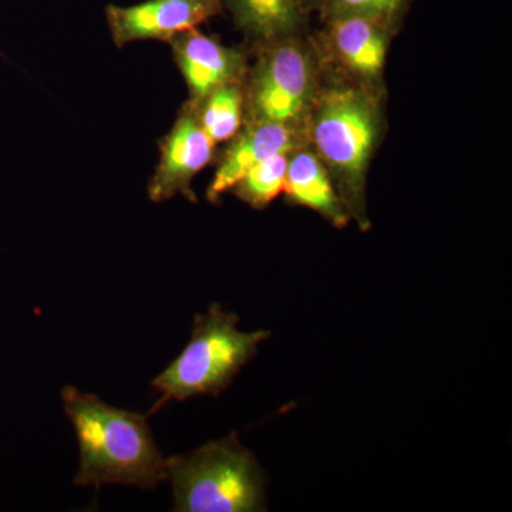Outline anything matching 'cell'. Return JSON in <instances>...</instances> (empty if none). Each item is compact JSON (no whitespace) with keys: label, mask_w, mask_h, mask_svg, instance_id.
<instances>
[{"label":"cell","mask_w":512,"mask_h":512,"mask_svg":"<svg viewBox=\"0 0 512 512\" xmlns=\"http://www.w3.org/2000/svg\"><path fill=\"white\" fill-rule=\"evenodd\" d=\"M382 113L379 101L357 84L319 87L306 134L308 143L332 175L350 220L369 229L366 214V174L379 141Z\"/></svg>","instance_id":"obj_2"},{"label":"cell","mask_w":512,"mask_h":512,"mask_svg":"<svg viewBox=\"0 0 512 512\" xmlns=\"http://www.w3.org/2000/svg\"><path fill=\"white\" fill-rule=\"evenodd\" d=\"M192 104L197 109L202 128L215 144L231 141L244 126V84H227L200 103Z\"/></svg>","instance_id":"obj_13"},{"label":"cell","mask_w":512,"mask_h":512,"mask_svg":"<svg viewBox=\"0 0 512 512\" xmlns=\"http://www.w3.org/2000/svg\"><path fill=\"white\" fill-rule=\"evenodd\" d=\"M168 45L183 74L192 103H200L227 84L245 82L249 66L244 50L224 46L198 28L180 33Z\"/></svg>","instance_id":"obj_9"},{"label":"cell","mask_w":512,"mask_h":512,"mask_svg":"<svg viewBox=\"0 0 512 512\" xmlns=\"http://www.w3.org/2000/svg\"><path fill=\"white\" fill-rule=\"evenodd\" d=\"M235 26L254 46L301 36L309 12L301 0H221Z\"/></svg>","instance_id":"obj_12"},{"label":"cell","mask_w":512,"mask_h":512,"mask_svg":"<svg viewBox=\"0 0 512 512\" xmlns=\"http://www.w3.org/2000/svg\"><path fill=\"white\" fill-rule=\"evenodd\" d=\"M303 8L308 10L309 13L313 12V10H319L320 3L322 0H301Z\"/></svg>","instance_id":"obj_16"},{"label":"cell","mask_w":512,"mask_h":512,"mask_svg":"<svg viewBox=\"0 0 512 512\" xmlns=\"http://www.w3.org/2000/svg\"><path fill=\"white\" fill-rule=\"evenodd\" d=\"M238 323V316L224 311L218 303L195 316L190 342L151 382L161 399L150 414L171 400L218 396L231 386L242 367L258 355L259 346L271 336L268 330L241 332Z\"/></svg>","instance_id":"obj_3"},{"label":"cell","mask_w":512,"mask_h":512,"mask_svg":"<svg viewBox=\"0 0 512 512\" xmlns=\"http://www.w3.org/2000/svg\"><path fill=\"white\" fill-rule=\"evenodd\" d=\"M289 154H279L255 165L232 192L254 210H265L285 190Z\"/></svg>","instance_id":"obj_14"},{"label":"cell","mask_w":512,"mask_h":512,"mask_svg":"<svg viewBox=\"0 0 512 512\" xmlns=\"http://www.w3.org/2000/svg\"><path fill=\"white\" fill-rule=\"evenodd\" d=\"M244 124L222 154L208 187L207 200L212 204H218L222 195L231 191L255 165L308 146L306 127L269 121H245Z\"/></svg>","instance_id":"obj_8"},{"label":"cell","mask_w":512,"mask_h":512,"mask_svg":"<svg viewBox=\"0 0 512 512\" xmlns=\"http://www.w3.org/2000/svg\"><path fill=\"white\" fill-rule=\"evenodd\" d=\"M319 87L318 59L301 36L259 47L244 82L245 121L306 127Z\"/></svg>","instance_id":"obj_5"},{"label":"cell","mask_w":512,"mask_h":512,"mask_svg":"<svg viewBox=\"0 0 512 512\" xmlns=\"http://www.w3.org/2000/svg\"><path fill=\"white\" fill-rule=\"evenodd\" d=\"M173 484L174 511H265V477L252 451L237 434L210 441L165 460Z\"/></svg>","instance_id":"obj_4"},{"label":"cell","mask_w":512,"mask_h":512,"mask_svg":"<svg viewBox=\"0 0 512 512\" xmlns=\"http://www.w3.org/2000/svg\"><path fill=\"white\" fill-rule=\"evenodd\" d=\"M158 147L160 160L148 181V198L164 202L183 195L188 201H197L192 180L214 160L215 143L202 128L191 101L184 104L170 133L161 138Z\"/></svg>","instance_id":"obj_6"},{"label":"cell","mask_w":512,"mask_h":512,"mask_svg":"<svg viewBox=\"0 0 512 512\" xmlns=\"http://www.w3.org/2000/svg\"><path fill=\"white\" fill-rule=\"evenodd\" d=\"M325 26L322 45L343 72L366 83L382 76L394 26L362 16L326 20Z\"/></svg>","instance_id":"obj_10"},{"label":"cell","mask_w":512,"mask_h":512,"mask_svg":"<svg viewBox=\"0 0 512 512\" xmlns=\"http://www.w3.org/2000/svg\"><path fill=\"white\" fill-rule=\"evenodd\" d=\"M289 204L318 212L333 227L343 228L350 217L340 200L328 168L308 146L289 154L285 183Z\"/></svg>","instance_id":"obj_11"},{"label":"cell","mask_w":512,"mask_h":512,"mask_svg":"<svg viewBox=\"0 0 512 512\" xmlns=\"http://www.w3.org/2000/svg\"><path fill=\"white\" fill-rule=\"evenodd\" d=\"M409 0H322L320 16L326 20L362 16L396 26L406 12Z\"/></svg>","instance_id":"obj_15"},{"label":"cell","mask_w":512,"mask_h":512,"mask_svg":"<svg viewBox=\"0 0 512 512\" xmlns=\"http://www.w3.org/2000/svg\"><path fill=\"white\" fill-rule=\"evenodd\" d=\"M221 0H146L133 6L109 5L106 20L117 47L158 40L170 42L222 12Z\"/></svg>","instance_id":"obj_7"},{"label":"cell","mask_w":512,"mask_h":512,"mask_svg":"<svg viewBox=\"0 0 512 512\" xmlns=\"http://www.w3.org/2000/svg\"><path fill=\"white\" fill-rule=\"evenodd\" d=\"M62 399L80 448V467L74 484L156 488L167 481L165 460L146 417L117 409L73 386L64 387Z\"/></svg>","instance_id":"obj_1"}]
</instances>
